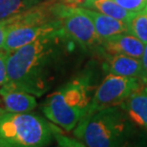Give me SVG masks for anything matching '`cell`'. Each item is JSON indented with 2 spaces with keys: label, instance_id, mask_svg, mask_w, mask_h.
<instances>
[{
  "label": "cell",
  "instance_id": "obj_1",
  "mask_svg": "<svg viewBox=\"0 0 147 147\" xmlns=\"http://www.w3.org/2000/svg\"><path fill=\"white\" fill-rule=\"evenodd\" d=\"M68 39L71 38L60 30L9 53L5 84L36 96L44 95L55 80Z\"/></svg>",
  "mask_w": 147,
  "mask_h": 147
},
{
  "label": "cell",
  "instance_id": "obj_2",
  "mask_svg": "<svg viewBox=\"0 0 147 147\" xmlns=\"http://www.w3.org/2000/svg\"><path fill=\"white\" fill-rule=\"evenodd\" d=\"M74 135L89 147L122 146L131 137L132 125L121 108L109 107L85 116Z\"/></svg>",
  "mask_w": 147,
  "mask_h": 147
},
{
  "label": "cell",
  "instance_id": "obj_3",
  "mask_svg": "<svg viewBox=\"0 0 147 147\" xmlns=\"http://www.w3.org/2000/svg\"><path fill=\"white\" fill-rule=\"evenodd\" d=\"M90 101L88 80L78 78L49 96L42 111L52 122L72 131L86 115Z\"/></svg>",
  "mask_w": 147,
  "mask_h": 147
},
{
  "label": "cell",
  "instance_id": "obj_4",
  "mask_svg": "<svg viewBox=\"0 0 147 147\" xmlns=\"http://www.w3.org/2000/svg\"><path fill=\"white\" fill-rule=\"evenodd\" d=\"M51 140V125L41 117L0 109L1 147H41Z\"/></svg>",
  "mask_w": 147,
  "mask_h": 147
},
{
  "label": "cell",
  "instance_id": "obj_5",
  "mask_svg": "<svg viewBox=\"0 0 147 147\" xmlns=\"http://www.w3.org/2000/svg\"><path fill=\"white\" fill-rule=\"evenodd\" d=\"M145 83L146 82L140 78L108 74L91 98L85 116L94 114L105 108L120 105L128 96H130Z\"/></svg>",
  "mask_w": 147,
  "mask_h": 147
},
{
  "label": "cell",
  "instance_id": "obj_6",
  "mask_svg": "<svg viewBox=\"0 0 147 147\" xmlns=\"http://www.w3.org/2000/svg\"><path fill=\"white\" fill-rule=\"evenodd\" d=\"M55 8L61 28L73 41L84 49H93L102 43L92 19L84 13L82 8L65 4H55Z\"/></svg>",
  "mask_w": 147,
  "mask_h": 147
},
{
  "label": "cell",
  "instance_id": "obj_7",
  "mask_svg": "<svg viewBox=\"0 0 147 147\" xmlns=\"http://www.w3.org/2000/svg\"><path fill=\"white\" fill-rule=\"evenodd\" d=\"M60 30H62V28L58 19L41 25H29L9 28L2 49L8 53L13 52L23 46L34 42L38 38L57 33Z\"/></svg>",
  "mask_w": 147,
  "mask_h": 147
},
{
  "label": "cell",
  "instance_id": "obj_8",
  "mask_svg": "<svg viewBox=\"0 0 147 147\" xmlns=\"http://www.w3.org/2000/svg\"><path fill=\"white\" fill-rule=\"evenodd\" d=\"M105 52L109 55H125L140 59L144 43L131 34L123 33L112 36L101 43Z\"/></svg>",
  "mask_w": 147,
  "mask_h": 147
},
{
  "label": "cell",
  "instance_id": "obj_9",
  "mask_svg": "<svg viewBox=\"0 0 147 147\" xmlns=\"http://www.w3.org/2000/svg\"><path fill=\"white\" fill-rule=\"evenodd\" d=\"M5 110L13 113H28L36 107V96L3 84L0 89Z\"/></svg>",
  "mask_w": 147,
  "mask_h": 147
},
{
  "label": "cell",
  "instance_id": "obj_10",
  "mask_svg": "<svg viewBox=\"0 0 147 147\" xmlns=\"http://www.w3.org/2000/svg\"><path fill=\"white\" fill-rule=\"evenodd\" d=\"M103 69L108 74L140 78L144 80L142 60L129 55H111V57L106 58V61L103 64Z\"/></svg>",
  "mask_w": 147,
  "mask_h": 147
},
{
  "label": "cell",
  "instance_id": "obj_11",
  "mask_svg": "<svg viewBox=\"0 0 147 147\" xmlns=\"http://www.w3.org/2000/svg\"><path fill=\"white\" fill-rule=\"evenodd\" d=\"M129 119L147 130V86L143 85L120 104Z\"/></svg>",
  "mask_w": 147,
  "mask_h": 147
},
{
  "label": "cell",
  "instance_id": "obj_12",
  "mask_svg": "<svg viewBox=\"0 0 147 147\" xmlns=\"http://www.w3.org/2000/svg\"><path fill=\"white\" fill-rule=\"evenodd\" d=\"M82 9L84 13L92 19L96 34L101 41L106 40L117 34L128 33L127 24L121 20L87 8Z\"/></svg>",
  "mask_w": 147,
  "mask_h": 147
},
{
  "label": "cell",
  "instance_id": "obj_13",
  "mask_svg": "<svg viewBox=\"0 0 147 147\" xmlns=\"http://www.w3.org/2000/svg\"><path fill=\"white\" fill-rule=\"evenodd\" d=\"M82 6H84V8L99 11L106 16L119 19L125 23L128 22L129 19L136 13L120 7L114 0H85Z\"/></svg>",
  "mask_w": 147,
  "mask_h": 147
},
{
  "label": "cell",
  "instance_id": "obj_14",
  "mask_svg": "<svg viewBox=\"0 0 147 147\" xmlns=\"http://www.w3.org/2000/svg\"><path fill=\"white\" fill-rule=\"evenodd\" d=\"M49 0H0V21L33 9Z\"/></svg>",
  "mask_w": 147,
  "mask_h": 147
},
{
  "label": "cell",
  "instance_id": "obj_15",
  "mask_svg": "<svg viewBox=\"0 0 147 147\" xmlns=\"http://www.w3.org/2000/svg\"><path fill=\"white\" fill-rule=\"evenodd\" d=\"M127 24L128 34L139 38L142 43H147V11H138L129 19Z\"/></svg>",
  "mask_w": 147,
  "mask_h": 147
},
{
  "label": "cell",
  "instance_id": "obj_16",
  "mask_svg": "<svg viewBox=\"0 0 147 147\" xmlns=\"http://www.w3.org/2000/svg\"><path fill=\"white\" fill-rule=\"evenodd\" d=\"M120 7L130 11L138 13L145 9L147 0H114Z\"/></svg>",
  "mask_w": 147,
  "mask_h": 147
},
{
  "label": "cell",
  "instance_id": "obj_17",
  "mask_svg": "<svg viewBox=\"0 0 147 147\" xmlns=\"http://www.w3.org/2000/svg\"><path fill=\"white\" fill-rule=\"evenodd\" d=\"M9 53L0 50V86L7 81V59Z\"/></svg>",
  "mask_w": 147,
  "mask_h": 147
},
{
  "label": "cell",
  "instance_id": "obj_18",
  "mask_svg": "<svg viewBox=\"0 0 147 147\" xmlns=\"http://www.w3.org/2000/svg\"><path fill=\"white\" fill-rule=\"evenodd\" d=\"M7 31L8 28H7V24H6V21L5 20L4 21H0V50H2L3 48V44H4Z\"/></svg>",
  "mask_w": 147,
  "mask_h": 147
},
{
  "label": "cell",
  "instance_id": "obj_19",
  "mask_svg": "<svg viewBox=\"0 0 147 147\" xmlns=\"http://www.w3.org/2000/svg\"><path fill=\"white\" fill-rule=\"evenodd\" d=\"M140 60H142L143 73H144V80L145 82H147V43L144 45V49H143V53Z\"/></svg>",
  "mask_w": 147,
  "mask_h": 147
},
{
  "label": "cell",
  "instance_id": "obj_20",
  "mask_svg": "<svg viewBox=\"0 0 147 147\" xmlns=\"http://www.w3.org/2000/svg\"><path fill=\"white\" fill-rule=\"evenodd\" d=\"M144 10H145V11H147V4H146V6H145V9H144Z\"/></svg>",
  "mask_w": 147,
  "mask_h": 147
},
{
  "label": "cell",
  "instance_id": "obj_21",
  "mask_svg": "<svg viewBox=\"0 0 147 147\" xmlns=\"http://www.w3.org/2000/svg\"><path fill=\"white\" fill-rule=\"evenodd\" d=\"M146 83H147V82H146Z\"/></svg>",
  "mask_w": 147,
  "mask_h": 147
}]
</instances>
